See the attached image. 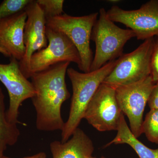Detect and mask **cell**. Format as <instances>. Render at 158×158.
<instances>
[{"mask_svg":"<svg viewBox=\"0 0 158 158\" xmlns=\"http://www.w3.org/2000/svg\"><path fill=\"white\" fill-rule=\"evenodd\" d=\"M154 43V38H149L133 52L123 54L103 83L116 88L135 84L150 76Z\"/></svg>","mask_w":158,"mask_h":158,"instance_id":"obj_5","label":"cell"},{"mask_svg":"<svg viewBox=\"0 0 158 158\" xmlns=\"http://www.w3.org/2000/svg\"><path fill=\"white\" fill-rule=\"evenodd\" d=\"M48 44L45 48L34 53L30 64L31 77L36 73L45 70L62 62H74L81 65L78 51L66 35L46 26Z\"/></svg>","mask_w":158,"mask_h":158,"instance_id":"obj_8","label":"cell"},{"mask_svg":"<svg viewBox=\"0 0 158 158\" xmlns=\"http://www.w3.org/2000/svg\"><path fill=\"white\" fill-rule=\"evenodd\" d=\"M24 10L27 14L24 31L26 52L19 63L21 70L29 79L31 78L30 64L32 55L46 47L48 40L46 35V19L36 1L32 0Z\"/></svg>","mask_w":158,"mask_h":158,"instance_id":"obj_11","label":"cell"},{"mask_svg":"<svg viewBox=\"0 0 158 158\" xmlns=\"http://www.w3.org/2000/svg\"><path fill=\"white\" fill-rule=\"evenodd\" d=\"M32 0H4L0 4V20L25 10Z\"/></svg>","mask_w":158,"mask_h":158,"instance_id":"obj_17","label":"cell"},{"mask_svg":"<svg viewBox=\"0 0 158 158\" xmlns=\"http://www.w3.org/2000/svg\"><path fill=\"white\" fill-rule=\"evenodd\" d=\"M66 142L55 141L50 144L52 158H89L94 147L91 139L83 130L77 128Z\"/></svg>","mask_w":158,"mask_h":158,"instance_id":"obj_13","label":"cell"},{"mask_svg":"<svg viewBox=\"0 0 158 158\" xmlns=\"http://www.w3.org/2000/svg\"><path fill=\"white\" fill-rule=\"evenodd\" d=\"M47 156L45 152H40L32 156H30L24 157L22 158H46ZM2 158H11L9 157L6 156H4Z\"/></svg>","mask_w":158,"mask_h":158,"instance_id":"obj_21","label":"cell"},{"mask_svg":"<svg viewBox=\"0 0 158 158\" xmlns=\"http://www.w3.org/2000/svg\"><path fill=\"white\" fill-rule=\"evenodd\" d=\"M70 63H58L31 76L35 92L31 99L37 114L36 127L39 131L51 132L63 129L65 122L61 107L70 97L65 82Z\"/></svg>","mask_w":158,"mask_h":158,"instance_id":"obj_1","label":"cell"},{"mask_svg":"<svg viewBox=\"0 0 158 158\" xmlns=\"http://www.w3.org/2000/svg\"><path fill=\"white\" fill-rule=\"evenodd\" d=\"M117 131L116 137L105 147L112 144H127L135 150L139 158H158V148H149L133 135L126 122L124 114L122 116Z\"/></svg>","mask_w":158,"mask_h":158,"instance_id":"obj_14","label":"cell"},{"mask_svg":"<svg viewBox=\"0 0 158 158\" xmlns=\"http://www.w3.org/2000/svg\"><path fill=\"white\" fill-rule=\"evenodd\" d=\"M98 15L97 12L81 16L63 14L46 20L47 27L63 33L73 44L81 59L79 69L84 73L90 72L93 61L90 40L92 30Z\"/></svg>","mask_w":158,"mask_h":158,"instance_id":"obj_4","label":"cell"},{"mask_svg":"<svg viewBox=\"0 0 158 158\" xmlns=\"http://www.w3.org/2000/svg\"><path fill=\"white\" fill-rule=\"evenodd\" d=\"M148 104L150 110H158V82L155 83L152 88Z\"/></svg>","mask_w":158,"mask_h":158,"instance_id":"obj_20","label":"cell"},{"mask_svg":"<svg viewBox=\"0 0 158 158\" xmlns=\"http://www.w3.org/2000/svg\"><path fill=\"white\" fill-rule=\"evenodd\" d=\"M27 19V13L23 10L0 20V47L10 58L19 61L23 59L26 52L24 31Z\"/></svg>","mask_w":158,"mask_h":158,"instance_id":"obj_12","label":"cell"},{"mask_svg":"<svg viewBox=\"0 0 158 158\" xmlns=\"http://www.w3.org/2000/svg\"><path fill=\"white\" fill-rule=\"evenodd\" d=\"M0 81L9 94L7 119L12 123H21L18 120L20 106L23 102L32 98L35 94L32 83L21 70L19 61L14 58H10L8 64L0 63Z\"/></svg>","mask_w":158,"mask_h":158,"instance_id":"obj_10","label":"cell"},{"mask_svg":"<svg viewBox=\"0 0 158 158\" xmlns=\"http://www.w3.org/2000/svg\"><path fill=\"white\" fill-rule=\"evenodd\" d=\"M155 84L150 76L135 84L115 88L118 106L127 116L130 130L136 138L142 134L143 113Z\"/></svg>","mask_w":158,"mask_h":158,"instance_id":"obj_7","label":"cell"},{"mask_svg":"<svg viewBox=\"0 0 158 158\" xmlns=\"http://www.w3.org/2000/svg\"><path fill=\"white\" fill-rule=\"evenodd\" d=\"M0 53L2 54L3 56H5L9 57V58H10V56H9L8 53L6 51H5L4 49L1 48V47H0Z\"/></svg>","mask_w":158,"mask_h":158,"instance_id":"obj_22","label":"cell"},{"mask_svg":"<svg viewBox=\"0 0 158 158\" xmlns=\"http://www.w3.org/2000/svg\"><path fill=\"white\" fill-rule=\"evenodd\" d=\"M117 59L108 62L97 70L79 72L73 68L67 69L72 86L73 94L69 116L61 131V142H66L84 118L86 109L100 85L113 70Z\"/></svg>","mask_w":158,"mask_h":158,"instance_id":"obj_2","label":"cell"},{"mask_svg":"<svg viewBox=\"0 0 158 158\" xmlns=\"http://www.w3.org/2000/svg\"><path fill=\"white\" fill-rule=\"evenodd\" d=\"M142 130L148 141L158 144V110H150L147 113Z\"/></svg>","mask_w":158,"mask_h":158,"instance_id":"obj_16","label":"cell"},{"mask_svg":"<svg viewBox=\"0 0 158 158\" xmlns=\"http://www.w3.org/2000/svg\"><path fill=\"white\" fill-rule=\"evenodd\" d=\"M123 114L116 99V88L102 83L89 103L84 118L99 131H117Z\"/></svg>","mask_w":158,"mask_h":158,"instance_id":"obj_6","label":"cell"},{"mask_svg":"<svg viewBox=\"0 0 158 158\" xmlns=\"http://www.w3.org/2000/svg\"><path fill=\"white\" fill-rule=\"evenodd\" d=\"M17 124L7 119L5 95L0 87V158L4 156L8 146L15 145L18 141L20 133Z\"/></svg>","mask_w":158,"mask_h":158,"instance_id":"obj_15","label":"cell"},{"mask_svg":"<svg viewBox=\"0 0 158 158\" xmlns=\"http://www.w3.org/2000/svg\"><path fill=\"white\" fill-rule=\"evenodd\" d=\"M113 22L121 23L135 33L138 40L158 37V0H151L139 9L126 10L116 6L106 11Z\"/></svg>","mask_w":158,"mask_h":158,"instance_id":"obj_9","label":"cell"},{"mask_svg":"<svg viewBox=\"0 0 158 158\" xmlns=\"http://www.w3.org/2000/svg\"><path fill=\"white\" fill-rule=\"evenodd\" d=\"M150 76L155 83L158 82V37L155 40L151 60Z\"/></svg>","mask_w":158,"mask_h":158,"instance_id":"obj_19","label":"cell"},{"mask_svg":"<svg viewBox=\"0 0 158 158\" xmlns=\"http://www.w3.org/2000/svg\"><path fill=\"white\" fill-rule=\"evenodd\" d=\"M36 2L42 9L46 20L63 14V0H37Z\"/></svg>","mask_w":158,"mask_h":158,"instance_id":"obj_18","label":"cell"},{"mask_svg":"<svg viewBox=\"0 0 158 158\" xmlns=\"http://www.w3.org/2000/svg\"><path fill=\"white\" fill-rule=\"evenodd\" d=\"M135 37L133 31L116 26L108 18L106 10L101 8L91 34V40L95 43L96 50L90 71L99 69L121 56L125 44Z\"/></svg>","mask_w":158,"mask_h":158,"instance_id":"obj_3","label":"cell"},{"mask_svg":"<svg viewBox=\"0 0 158 158\" xmlns=\"http://www.w3.org/2000/svg\"><path fill=\"white\" fill-rule=\"evenodd\" d=\"M89 158H98L96 157H93L92 156H91ZM99 158H105V157H102Z\"/></svg>","mask_w":158,"mask_h":158,"instance_id":"obj_23","label":"cell"}]
</instances>
